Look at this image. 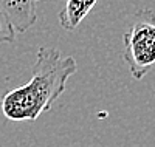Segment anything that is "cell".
Returning <instances> with one entry per match:
<instances>
[{
	"instance_id": "6da1fadb",
	"label": "cell",
	"mask_w": 155,
	"mask_h": 147,
	"mask_svg": "<svg viewBox=\"0 0 155 147\" xmlns=\"http://www.w3.org/2000/svg\"><path fill=\"white\" fill-rule=\"evenodd\" d=\"M76 71L74 57L62 56L58 48L41 47L31 68V79L3 95L0 102L3 116L16 122L36 121L65 91L68 79Z\"/></svg>"
},
{
	"instance_id": "7a4b0ae2",
	"label": "cell",
	"mask_w": 155,
	"mask_h": 147,
	"mask_svg": "<svg viewBox=\"0 0 155 147\" xmlns=\"http://www.w3.org/2000/svg\"><path fill=\"white\" fill-rule=\"evenodd\" d=\"M123 59L132 77L140 81L155 65V14L141 9L123 36Z\"/></svg>"
},
{
	"instance_id": "3957f363",
	"label": "cell",
	"mask_w": 155,
	"mask_h": 147,
	"mask_svg": "<svg viewBox=\"0 0 155 147\" xmlns=\"http://www.w3.org/2000/svg\"><path fill=\"white\" fill-rule=\"evenodd\" d=\"M0 14L14 28L16 33H25L37 20L34 0H0Z\"/></svg>"
},
{
	"instance_id": "277c9868",
	"label": "cell",
	"mask_w": 155,
	"mask_h": 147,
	"mask_svg": "<svg viewBox=\"0 0 155 147\" xmlns=\"http://www.w3.org/2000/svg\"><path fill=\"white\" fill-rule=\"evenodd\" d=\"M96 3L98 0H67L64 9L59 12L61 26L67 31L76 30Z\"/></svg>"
},
{
	"instance_id": "5b68a950",
	"label": "cell",
	"mask_w": 155,
	"mask_h": 147,
	"mask_svg": "<svg viewBox=\"0 0 155 147\" xmlns=\"http://www.w3.org/2000/svg\"><path fill=\"white\" fill-rule=\"evenodd\" d=\"M16 31L11 23L0 14V45L2 44H12L16 41Z\"/></svg>"
},
{
	"instance_id": "8992f818",
	"label": "cell",
	"mask_w": 155,
	"mask_h": 147,
	"mask_svg": "<svg viewBox=\"0 0 155 147\" xmlns=\"http://www.w3.org/2000/svg\"><path fill=\"white\" fill-rule=\"evenodd\" d=\"M34 2H44V0H34Z\"/></svg>"
}]
</instances>
